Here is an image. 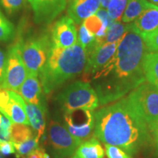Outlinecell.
<instances>
[{
  "label": "cell",
  "instance_id": "cell-1",
  "mask_svg": "<svg viewBox=\"0 0 158 158\" xmlns=\"http://www.w3.org/2000/svg\"><path fill=\"white\" fill-rule=\"evenodd\" d=\"M147 52L143 39L128 23L115 54L92 76L100 105L106 106L124 98L146 81L143 59Z\"/></svg>",
  "mask_w": 158,
  "mask_h": 158
},
{
  "label": "cell",
  "instance_id": "cell-2",
  "mask_svg": "<svg viewBox=\"0 0 158 158\" xmlns=\"http://www.w3.org/2000/svg\"><path fill=\"white\" fill-rule=\"evenodd\" d=\"M94 135L104 144L116 146L130 156L139 152L152 141L147 123L127 96L94 113Z\"/></svg>",
  "mask_w": 158,
  "mask_h": 158
},
{
  "label": "cell",
  "instance_id": "cell-3",
  "mask_svg": "<svg viewBox=\"0 0 158 158\" xmlns=\"http://www.w3.org/2000/svg\"><path fill=\"white\" fill-rule=\"evenodd\" d=\"M88 54L78 42L69 48L51 43L46 62L39 76L45 94H49L84 70Z\"/></svg>",
  "mask_w": 158,
  "mask_h": 158
},
{
  "label": "cell",
  "instance_id": "cell-4",
  "mask_svg": "<svg viewBox=\"0 0 158 158\" xmlns=\"http://www.w3.org/2000/svg\"><path fill=\"white\" fill-rule=\"evenodd\" d=\"M56 100L64 112L74 110H94L100 106L99 98L89 83L76 81L59 92Z\"/></svg>",
  "mask_w": 158,
  "mask_h": 158
},
{
  "label": "cell",
  "instance_id": "cell-5",
  "mask_svg": "<svg viewBox=\"0 0 158 158\" xmlns=\"http://www.w3.org/2000/svg\"><path fill=\"white\" fill-rule=\"evenodd\" d=\"M127 98L152 133L158 124V88L145 81L130 92Z\"/></svg>",
  "mask_w": 158,
  "mask_h": 158
},
{
  "label": "cell",
  "instance_id": "cell-6",
  "mask_svg": "<svg viewBox=\"0 0 158 158\" xmlns=\"http://www.w3.org/2000/svg\"><path fill=\"white\" fill-rule=\"evenodd\" d=\"M22 41L17 40L9 48L6 56L5 78L0 88L18 93L27 78V69L22 59Z\"/></svg>",
  "mask_w": 158,
  "mask_h": 158
},
{
  "label": "cell",
  "instance_id": "cell-7",
  "mask_svg": "<svg viewBox=\"0 0 158 158\" xmlns=\"http://www.w3.org/2000/svg\"><path fill=\"white\" fill-rule=\"evenodd\" d=\"M51 45V40L47 35L34 37L23 43L22 59L27 74L39 76L46 62Z\"/></svg>",
  "mask_w": 158,
  "mask_h": 158
},
{
  "label": "cell",
  "instance_id": "cell-8",
  "mask_svg": "<svg viewBox=\"0 0 158 158\" xmlns=\"http://www.w3.org/2000/svg\"><path fill=\"white\" fill-rule=\"evenodd\" d=\"M48 142L54 158L72 157L81 142L69 133L64 125L51 121L48 127Z\"/></svg>",
  "mask_w": 158,
  "mask_h": 158
},
{
  "label": "cell",
  "instance_id": "cell-9",
  "mask_svg": "<svg viewBox=\"0 0 158 158\" xmlns=\"http://www.w3.org/2000/svg\"><path fill=\"white\" fill-rule=\"evenodd\" d=\"M64 127L71 135L84 142L93 137L94 132V113L89 110H74L64 112Z\"/></svg>",
  "mask_w": 158,
  "mask_h": 158
},
{
  "label": "cell",
  "instance_id": "cell-10",
  "mask_svg": "<svg viewBox=\"0 0 158 158\" xmlns=\"http://www.w3.org/2000/svg\"><path fill=\"white\" fill-rule=\"evenodd\" d=\"M0 112L12 123L29 124L25 110V101L16 92L0 88Z\"/></svg>",
  "mask_w": 158,
  "mask_h": 158
},
{
  "label": "cell",
  "instance_id": "cell-11",
  "mask_svg": "<svg viewBox=\"0 0 158 158\" xmlns=\"http://www.w3.org/2000/svg\"><path fill=\"white\" fill-rule=\"evenodd\" d=\"M36 23H49L66 8L67 0H28Z\"/></svg>",
  "mask_w": 158,
  "mask_h": 158
},
{
  "label": "cell",
  "instance_id": "cell-12",
  "mask_svg": "<svg viewBox=\"0 0 158 158\" xmlns=\"http://www.w3.org/2000/svg\"><path fill=\"white\" fill-rule=\"evenodd\" d=\"M78 42V33L73 20L68 15L59 19L53 26L51 43L59 48H69Z\"/></svg>",
  "mask_w": 158,
  "mask_h": 158
},
{
  "label": "cell",
  "instance_id": "cell-13",
  "mask_svg": "<svg viewBox=\"0 0 158 158\" xmlns=\"http://www.w3.org/2000/svg\"><path fill=\"white\" fill-rule=\"evenodd\" d=\"M119 42L102 43L96 46L88 55L86 67L84 70L85 76H93L100 70L115 54Z\"/></svg>",
  "mask_w": 158,
  "mask_h": 158
},
{
  "label": "cell",
  "instance_id": "cell-14",
  "mask_svg": "<svg viewBox=\"0 0 158 158\" xmlns=\"http://www.w3.org/2000/svg\"><path fill=\"white\" fill-rule=\"evenodd\" d=\"M100 7V0H68V15L77 24L94 15Z\"/></svg>",
  "mask_w": 158,
  "mask_h": 158
},
{
  "label": "cell",
  "instance_id": "cell-15",
  "mask_svg": "<svg viewBox=\"0 0 158 158\" xmlns=\"http://www.w3.org/2000/svg\"><path fill=\"white\" fill-rule=\"evenodd\" d=\"M130 28L141 37L158 30V6L152 5L145 10L133 23Z\"/></svg>",
  "mask_w": 158,
  "mask_h": 158
},
{
  "label": "cell",
  "instance_id": "cell-16",
  "mask_svg": "<svg viewBox=\"0 0 158 158\" xmlns=\"http://www.w3.org/2000/svg\"><path fill=\"white\" fill-rule=\"evenodd\" d=\"M42 89L38 76L27 74L18 93L22 97L26 102L39 106H46Z\"/></svg>",
  "mask_w": 158,
  "mask_h": 158
},
{
  "label": "cell",
  "instance_id": "cell-17",
  "mask_svg": "<svg viewBox=\"0 0 158 158\" xmlns=\"http://www.w3.org/2000/svg\"><path fill=\"white\" fill-rule=\"evenodd\" d=\"M25 110L29 124L35 131L36 138L40 141L45 133L46 106H39L25 102Z\"/></svg>",
  "mask_w": 158,
  "mask_h": 158
},
{
  "label": "cell",
  "instance_id": "cell-18",
  "mask_svg": "<svg viewBox=\"0 0 158 158\" xmlns=\"http://www.w3.org/2000/svg\"><path fill=\"white\" fill-rule=\"evenodd\" d=\"M105 151L95 136L82 142L72 158H104Z\"/></svg>",
  "mask_w": 158,
  "mask_h": 158
},
{
  "label": "cell",
  "instance_id": "cell-19",
  "mask_svg": "<svg viewBox=\"0 0 158 158\" xmlns=\"http://www.w3.org/2000/svg\"><path fill=\"white\" fill-rule=\"evenodd\" d=\"M143 70L146 80L158 88V53L146 54L143 59Z\"/></svg>",
  "mask_w": 158,
  "mask_h": 158
},
{
  "label": "cell",
  "instance_id": "cell-20",
  "mask_svg": "<svg viewBox=\"0 0 158 158\" xmlns=\"http://www.w3.org/2000/svg\"><path fill=\"white\" fill-rule=\"evenodd\" d=\"M152 4L147 0H128V3L122 17V22L130 23Z\"/></svg>",
  "mask_w": 158,
  "mask_h": 158
},
{
  "label": "cell",
  "instance_id": "cell-21",
  "mask_svg": "<svg viewBox=\"0 0 158 158\" xmlns=\"http://www.w3.org/2000/svg\"><path fill=\"white\" fill-rule=\"evenodd\" d=\"M83 24L86 29L96 37L97 43L100 45V42L107 33L108 27L96 14L92 15L84 20Z\"/></svg>",
  "mask_w": 158,
  "mask_h": 158
},
{
  "label": "cell",
  "instance_id": "cell-22",
  "mask_svg": "<svg viewBox=\"0 0 158 158\" xmlns=\"http://www.w3.org/2000/svg\"><path fill=\"white\" fill-rule=\"evenodd\" d=\"M32 130L29 125L23 124L12 123L10 128V141L14 143H20L35 138Z\"/></svg>",
  "mask_w": 158,
  "mask_h": 158
},
{
  "label": "cell",
  "instance_id": "cell-23",
  "mask_svg": "<svg viewBox=\"0 0 158 158\" xmlns=\"http://www.w3.org/2000/svg\"><path fill=\"white\" fill-rule=\"evenodd\" d=\"M128 29V23L124 24L119 21H114V23L108 29L107 33L100 44L102 43H112L119 42Z\"/></svg>",
  "mask_w": 158,
  "mask_h": 158
},
{
  "label": "cell",
  "instance_id": "cell-24",
  "mask_svg": "<svg viewBox=\"0 0 158 158\" xmlns=\"http://www.w3.org/2000/svg\"><path fill=\"white\" fill-rule=\"evenodd\" d=\"M78 42L86 49L88 55L98 45L97 43L96 37L93 34H92L83 23L80 26V28H79Z\"/></svg>",
  "mask_w": 158,
  "mask_h": 158
},
{
  "label": "cell",
  "instance_id": "cell-25",
  "mask_svg": "<svg viewBox=\"0 0 158 158\" xmlns=\"http://www.w3.org/2000/svg\"><path fill=\"white\" fill-rule=\"evenodd\" d=\"M128 0H110L107 12L110 19L114 21H119L122 19Z\"/></svg>",
  "mask_w": 158,
  "mask_h": 158
},
{
  "label": "cell",
  "instance_id": "cell-26",
  "mask_svg": "<svg viewBox=\"0 0 158 158\" xmlns=\"http://www.w3.org/2000/svg\"><path fill=\"white\" fill-rule=\"evenodd\" d=\"M14 35V27L0 11V42L9 41Z\"/></svg>",
  "mask_w": 158,
  "mask_h": 158
},
{
  "label": "cell",
  "instance_id": "cell-27",
  "mask_svg": "<svg viewBox=\"0 0 158 158\" xmlns=\"http://www.w3.org/2000/svg\"><path fill=\"white\" fill-rule=\"evenodd\" d=\"M38 142L39 141L35 136V138L23 142V143H14L16 157L18 158L26 157V156L28 155L33 150L38 147Z\"/></svg>",
  "mask_w": 158,
  "mask_h": 158
},
{
  "label": "cell",
  "instance_id": "cell-28",
  "mask_svg": "<svg viewBox=\"0 0 158 158\" xmlns=\"http://www.w3.org/2000/svg\"><path fill=\"white\" fill-rule=\"evenodd\" d=\"M106 154L108 158H133L132 156L116 146L104 144Z\"/></svg>",
  "mask_w": 158,
  "mask_h": 158
},
{
  "label": "cell",
  "instance_id": "cell-29",
  "mask_svg": "<svg viewBox=\"0 0 158 158\" xmlns=\"http://www.w3.org/2000/svg\"><path fill=\"white\" fill-rule=\"evenodd\" d=\"M148 52L158 53V30L142 37Z\"/></svg>",
  "mask_w": 158,
  "mask_h": 158
},
{
  "label": "cell",
  "instance_id": "cell-30",
  "mask_svg": "<svg viewBox=\"0 0 158 158\" xmlns=\"http://www.w3.org/2000/svg\"><path fill=\"white\" fill-rule=\"evenodd\" d=\"M2 5L9 14H13L22 7L23 0H0Z\"/></svg>",
  "mask_w": 158,
  "mask_h": 158
},
{
  "label": "cell",
  "instance_id": "cell-31",
  "mask_svg": "<svg viewBox=\"0 0 158 158\" xmlns=\"http://www.w3.org/2000/svg\"><path fill=\"white\" fill-rule=\"evenodd\" d=\"M15 153L14 143L11 141H0V154L9 155Z\"/></svg>",
  "mask_w": 158,
  "mask_h": 158
},
{
  "label": "cell",
  "instance_id": "cell-32",
  "mask_svg": "<svg viewBox=\"0 0 158 158\" xmlns=\"http://www.w3.org/2000/svg\"><path fill=\"white\" fill-rule=\"evenodd\" d=\"M95 14L102 19V21L105 23V24L107 25L108 28H109L110 26L114 23V21H112V20L110 19L109 15H108V12L106 9H102V8L99 9L97 11Z\"/></svg>",
  "mask_w": 158,
  "mask_h": 158
},
{
  "label": "cell",
  "instance_id": "cell-33",
  "mask_svg": "<svg viewBox=\"0 0 158 158\" xmlns=\"http://www.w3.org/2000/svg\"><path fill=\"white\" fill-rule=\"evenodd\" d=\"M25 158H49V155L45 152L43 148L38 147L37 149L29 153L28 155L26 156Z\"/></svg>",
  "mask_w": 158,
  "mask_h": 158
},
{
  "label": "cell",
  "instance_id": "cell-34",
  "mask_svg": "<svg viewBox=\"0 0 158 158\" xmlns=\"http://www.w3.org/2000/svg\"><path fill=\"white\" fill-rule=\"evenodd\" d=\"M6 67V56L2 51L0 49V86L3 83L5 78Z\"/></svg>",
  "mask_w": 158,
  "mask_h": 158
},
{
  "label": "cell",
  "instance_id": "cell-35",
  "mask_svg": "<svg viewBox=\"0 0 158 158\" xmlns=\"http://www.w3.org/2000/svg\"><path fill=\"white\" fill-rule=\"evenodd\" d=\"M11 125L12 122L0 112V127L2 128L4 130L10 133Z\"/></svg>",
  "mask_w": 158,
  "mask_h": 158
},
{
  "label": "cell",
  "instance_id": "cell-36",
  "mask_svg": "<svg viewBox=\"0 0 158 158\" xmlns=\"http://www.w3.org/2000/svg\"><path fill=\"white\" fill-rule=\"evenodd\" d=\"M152 141H153V144L155 146L156 152L158 154V124L157 127H155V129L152 132Z\"/></svg>",
  "mask_w": 158,
  "mask_h": 158
},
{
  "label": "cell",
  "instance_id": "cell-37",
  "mask_svg": "<svg viewBox=\"0 0 158 158\" xmlns=\"http://www.w3.org/2000/svg\"><path fill=\"white\" fill-rule=\"evenodd\" d=\"M10 133L4 130L0 127V141H10Z\"/></svg>",
  "mask_w": 158,
  "mask_h": 158
},
{
  "label": "cell",
  "instance_id": "cell-38",
  "mask_svg": "<svg viewBox=\"0 0 158 158\" xmlns=\"http://www.w3.org/2000/svg\"><path fill=\"white\" fill-rule=\"evenodd\" d=\"M109 2L110 0H100V7L102 9H107Z\"/></svg>",
  "mask_w": 158,
  "mask_h": 158
},
{
  "label": "cell",
  "instance_id": "cell-39",
  "mask_svg": "<svg viewBox=\"0 0 158 158\" xmlns=\"http://www.w3.org/2000/svg\"><path fill=\"white\" fill-rule=\"evenodd\" d=\"M147 1L149 2L150 3L153 4V5L158 6V0H147Z\"/></svg>",
  "mask_w": 158,
  "mask_h": 158
},
{
  "label": "cell",
  "instance_id": "cell-40",
  "mask_svg": "<svg viewBox=\"0 0 158 158\" xmlns=\"http://www.w3.org/2000/svg\"><path fill=\"white\" fill-rule=\"evenodd\" d=\"M0 158H3V157H2V156L1 154H0Z\"/></svg>",
  "mask_w": 158,
  "mask_h": 158
}]
</instances>
